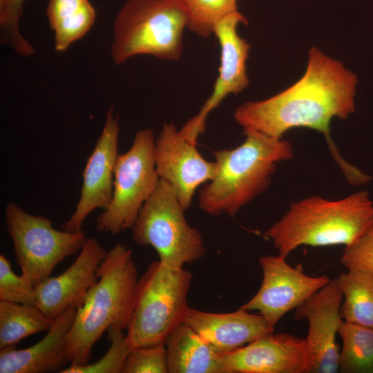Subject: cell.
Instances as JSON below:
<instances>
[{"mask_svg": "<svg viewBox=\"0 0 373 373\" xmlns=\"http://www.w3.org/2000/svg\"><path fill=\"white\" fill-rule=\"evenodd\" d=\"M357 82V77L341 62L313 47L305 73L297 82L265 100L242 104L233 117L244 131H257L277 139L296 127L322 133L347 181L355 182L363 172L340 157L329 126L334 117L345 119L354 111Z\"/></svg>", "mask_w": 373, "mask_h": 373, "instance_id": "1", "label": "cell"}, {"mask_svg": "<svg viewBox=\"0 0 373 373\" xmlns=\"http://www.w3.org/2000/svg\"><path fill=\"white\" fill-rule=\"evenodd\" d=\"M97 276V282L77 307L67 336L71 364H88L93 345L104 332L126 329L131 317L139 279L132 249L117 242L108 251Z\"/></svg>", "mask_w": 373, "mask_h": 373, "instance_id": "2", "label": "cell"}, {"mask_svg": "<svg viewBox=\"0 0 373 373\" xmlns=\"http://www.w3.org/2000/svg\"><path fill=\"white\" fill-rule=\"evenodd\" d=\"M242 144L215 151L216 176L199 193V207L206 213L233 217L270 185L277 164L294 157L291 144L257 131H244Z\"/></svg>", "mask_w": 373, "mask_h": 373, "instance_id": "3", "label": "cell"}, {"mask_svg": "<svg viewBox=\"0 0 373 373\" xmlns=\"http://www.w3.org/2000/svg\"><path fill=\"white\" fill-rule=\"evenodd\" d=\"M372 227L373 201L361 191L338 200L314 195L294 202L265 236L287 258L301 245L348 246Z\"/></svg>", "mask_w": 373, "mask_h": 373, "instance_id": "4", "label": "cell"}, {"mask_svg": "<svg viewBox=\"0 0 373 373\" xmlns=\"http://www.w3.org/2000/svg\"><path fill=\"white\" fill-rule=\"evenodd\" d=\"M187 23L182 0H126L113 23V61L119 65L138 55L177 60Z\"/></svg>", "mask_w": 373, "mask_h": 373, "instance_id": "5", "label": "cell"}, {"mask_svg": "<svg viewBox=\"0 0 373 373\" xmlns=\"http://www.w3.org/2000/svg\"><path fill=\"white\" fill-rule=\"evenodd\" d=\"M192 274L153 261L138 279L126 334L131 349L165 345L183 323L189 309L187 296Z\"/></svg>", "mask_w": 373, "mask_h": 373, "instance_id": "6", "label": "cell"}, {"mask_svg": "<svg viewBox=\"0 0 373 373\" xmlns=\"http://www.w3.org/2000/svg\"><path fill=\"white\" fill-rule=\"evenodd\" d=\"M184 211L173 187L160 178L132 228L134 241L153 247L159 260L172 267L198 260L205 253L202 237L189 224Z\"/></svg>", "mask_w": 373, "mask_h": 373, "instance_id": "7", "label": "cell"}, {"mask_svg": "<svg viewBox=\"0 0 373 373\" xmlns=\"http://www.w3.org/2000/svg\"><path fill=\"white\" fill-rule=\"evenodd\" d=\"M159 179L153 132L151 128L141 129L136 133L128 151L117 157L113 197L107 208L97 217L96 229L116 235L132 229Z\"/></svg>", "mask_w": 373, "mask_h": 373, "instance_id": "8", "label": "cell"}, {"mask_svg": "<svg viewBox=\"0 0 373 373\" xmlns=\"http://www.w3.org/2000/svg\"><path fill=\"white\" fill-rule=\"evenodd\" d=\"M5 220L21 274L34 287L49 278L59 263L81 250L88 239L83 230H57L48 218L30 214L15 202L8 203Z\"/></svg>", "mask_w": 373, "mask_h": 373, "instance_id": "9", "label": "cell"}, {"mask_svg": "<svg viewBox=\"0 0 373 373\" xmlns=\"http://www.w3.org/2000/svg\"><path fill=\"white\" fill-rule=\"evenodd\" d=\"M285 258L280 254L259 258L262 271L261 285L257 293L240 307L249 312L258 311L273 328L285 314L331 280L327 276H308L300 266H290Z\"/></svg>", "mask_w": 373, "mask_h": 373, "instance_id": "10", "label": "cell"}, {"mask_svg": "<svg viewBox=\"0 0 373 373\" xmlns=\"http://www.w3.org/2000/svg\"><path fill=\"white\" fill-rule=\"evenodd\" d=\"M246 24V18L235 11L216 24L214 35L220 46V66L213 90L199 112L188 120L180 130L191 143L195 144L199 136L205 130V122L209 114L218 107L230 94H238L249 84L247 74L246 61L250 46L238 33V26Z\"/></svg>", "mask_w": 373, "mask_h": 373, "instance_id": "11", "label": "cell"}, {"mask_svg": "<svg viewBox=\"0 0 373 373\" xmlns=\"http://www.w3.org/2000/svg\"><path fill=\"white\" fill-rule=\"evenodd\" d=\"M343 299L336 280L333 279L296 308L294 318L306 320L309 325L305 338L309 355V373L338 372L340 352L336 336L343 321Z\"/></svg>", "mask_w": 373, "mask_h": 373, "instance_id": "12", "label": "cell"}, {"mask_svg": "<svg viewBox=\"0 0 373 373\" xmlns=\"http://www.w3.org/2000/svg\"><path fill=\"white\" fill-rule=\"evenodd\" d=\"M173 123H164L155 141V167L160 178L174 189L184 210L192 203L195 190L216 175L215 162L205 160Z\"/></svg>", "mask_w": 373, "mask_h": 373, "instance_id": "13", "label": "cell"}, {"mask_svg": "<svg viewBox=\"0 0 373 373\" xmlns=\"http://www.w3.org/2000/svg\"><path fill=\"white\" fill-rule=\"evenodd\" d=\"M114 111V106L111 105L106 112L102 132L87 160L75 211L62 227L64 230L71 232L82 231L87 216L96 209H106L111 201L114 168L119 155V125Z\"/></svg>", "mask_w": 373, "mask_h": 373, "instance_id": "14", "label": "cell"}, {"mask_svg": "<svg viewBox=\"0 0 373 373\" xmlns=\"http://www.w3.org/2000/svg\"><path fill=\"white\" fill-rule=\"evenodd\" d=\"M227 373H309L305 338L269 333L221 355Z\"/></svg>", "mask_w": 373, "mask_h": 373, "instance_id": "15", "label": "cell"}, {"mask_svg": "<svg viewBox=\"0 0 373 373\" xmlns=\"http://www.w3.org/2000/svg\"><path fill=\"white\" fill-rule=\"evenodd\" d=\"M107 252L98 240L88 238L67 269L35 287V306L52 320L69 308H77L97 282V270Z\"/></svg>", "mask_w": 373, "mask_h": 373, "instance_id": "16", "label": "cell"}, {"mask_svg": "<svg viewBox=\"0 0 373 373\" xmlns=\"http://www.w3.org/2000/svg\"><path fill=\"white\" fill-rule=\"evenodd\" d=\"M184 323L220 355L274 331L261 314H251L240 308L221 314L189 307Z\"/></svg>", "mask_w": 373, "mask_h": 373, "instance_id": "17", "label": "cell"}, {"mask_svg": "<svg viewBox=\"0 0 373 373\" xmlns=\"http://www.w3.org/2000/svg\"><path fill=\"white\" fill-rule=\"evenodd\" d=\"M76 310L69 308L55 318L46 336L35 345L21 350L15 345L0 349V373L60 372L70 362L67 336Z\"/></svg>", "mask_w": 373, "mask_h": 373, "instance_id": "18", "label": "cell"}, {"mask_svg": "<svg viewBox=\"0 0 373 373\" xmlns=\"http://www.w3.org/2000/svg\"><path fill=\"white\" fill-rule=\"evenodd\" d=\"M169 373H227L221 355L186 323L165 343Z\"/></svg>", "mask_w": 373, "mask_h": 373, "instance_id": "19", "label": "cell"}, {"mask_svg": "<svg viewBox=\"0 0 373 373\" xmlns=\"http://www.w3.org/2000/svg\"><path fill=\"white\" fill-rule=\"evenodd\" d=\"M336 280L343 296L342 319L373 328V277L363 271L347 269Z\"/></svg>", "mask_w": 373, "mask_h": 373, "instance_id": "20", "label": "cell"}, {"mask_svg": "<svg viewBox=\"0 0 373 373\" xmlns=\"http://www.w3.org/2000/svg\"><path fill=\"white\" fill-rule=\"evenodd\" d=\"M53 320L37 307L0 300V349L34 334L48 332Z\"/></svg>", "mask_w": 373, "mask_h": 373, "instance_id": "21", "label": "cell"}, {"mask_svg": "<svg viewBox=\"0 0 373 373\" xmlns=\"http://www.w3.org/2000/svg\"><path fill=\"white\" fill-rule=\"evenodd\" d=\"M338 334L343 343L338 372L373 373V328L343 320Z\"/></svg>", "mask_w": 373, "mask_h": 373, "instance_id": "22", "label": "cell"}, {"mask_svg": "<svg viewBox=\"0 0 373 373\" xmlns=\"http://www.w3.org/2000/svg\"><path fill=\"white\" fill-rule=\"evenodd\" d=\"M188 14L187 28L202 37L214 34L216 24L238 10L237 0H182Z\"/></svg>", "mask_w": 373, "mask_h": 373, "instance_id": "23", "label": "cell"}, {"mask_svg": "<svg viewBox=\"0 0 373 373\" xmlns=\"http://www.w3.org/2000/svg\"><path fill=\"white\" fill-rule=\"evenodd\" d=\"M107 332L111 346L100 359L86 365L70 363L60 373H122L131 348L123 329L111 328Z\"/></svg>", "mask_w": 373, "mask_h": 373, "instance_id": "24", "label": "cell"}, {"mask_svg": "<svg viewBox=\"0 0 373 373\" xmlns=\"http://www.w3.org/2000/svg\"><path fill=\"white\" fill-rule=\"evenodd\" d=\"M26 0H9L6 10L0 14V41L23 56L35 53L34 47L21 35L19 21Z\"/></svg>", "mask_w": 373, "mask_h": 373, "instance_id": "25", "label": "cell"}, {"mask_svg": "<svg viewBox=\"0 0 373 373\" xmlns=\"http://www.w3.org/2000/svg\"><path fill=\"white\" fill-rule=\"evenodd\" d=\"M95 18V8L88 1L76 12L61 20L52 30L55 50L64 51L84 37L93 26Z\"/></svg>", "mask_w": 373, "mask_h": 373, "instance_id": "26", "label": "cell"}, {"mask_svg": "<svg viewBox=\"0 0 373 373\" xmlns=\"http://www.w3.org/2000/svg\"><path fill=\"white\" fill-rule=\"evenodd\" d=\"M0 300L35 306V287L23 274H15L8 258L0 255Z\"/></svg>", "mask_w": 373, "mask_h": 373, "instance_id": "27", "label": "cell"}, {"mask_svg": "<svg viewBox=\"0 0 373 373\" xmlns=\"http://www.w3.org/2000/svg\"><path fill=\"white\" fill-rule=\"evenodd\" d=\"M165 345L131 349L122 373H168Z\"/></svg>", "mask_w": 373, "mask_h": 373, "instance_id": "28", "label": "cell"}, {"mask_svg": "<svg viewBox=\"0 0 373 373\" xmlns=\"http://www.w3.org/2000/svg\"><path fill=\"white\" fill-rule=\"evenodd\" d=\"M341 263L347 269L363 271L373 277V227L345 247Z\"/></svg>", "mask_w": 373, "mask_h": 373, "instance_id": "29", "label": "cell"}, {"mask_svg": "<svg viewBox=\"0 0 373 373\" xmlns=\"http://www.w3.org/2000/svg\"><path fill=\"white\" fill-rule=\"evenodd\" d=\"M88 0H49L46 16L52 30L64 19L79 10Z\"/></svg>", "mask_w": 373, "mask_h": 373, "instance_id": "30", "label": "cell"}]
</instances>
